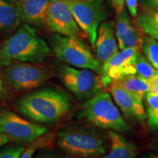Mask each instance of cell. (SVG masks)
<instances>
[{
  "instance_id": "3957f363",
  "label": "cell",
  "mask_w": 158,
  "mask_h": 158,
  "mask_svg": "<svg viewBox=\"0 0 158 158\" xmlns=\"http://www.w3.org/2000/svg\"><path fill=\"white\" fill-rule=\"evenodd\" d=\"M57 144L73 158H100L106 153L104 138L95 130L68 125L59 130Z\"/></svg>"
},
{
  "instance_id": "6da1fadb",
  "label": "cell",
  "mask_w": 158,
  "mask_h": 158,
  "mask_svg": "<svg viewBox=\"0 0 158 158\" xmlns=\"http://www.w3.org/2000/svg\"><path fill=\"white\" fill-rule=\"evenodd\" d=\"M17 110L31 121L43 124L56 123L73 108L72 99L64 91L46 87L20 98Z\"/></svg>"
},
{
  "instance_id": "484cf974",
  "label": "cell",
  "mask_w": 158,
  "mask_h": 158,
  "mask_svg": "<svg viewBox=\"0 0 158 158\" xmlns=\"http://www.w3.org/2000/svg\"><path fill=\"white\" fill-rule=\"evenodd\" d=\"M148 88L149 92L151 93L157 94L158 93V74L155 75L151 78L147 79Z\"/></svg>"
},
{
  "instance_id": "d6986e66",
  "label": "cell",
  "mask_w": 158,
  "mask_h": 158,
  "mask_svg": "<svg viewBox=\"0 0 158 158\" xmlns=\"http://www.w3.org/2000/svg\"><path fill=\"white\" fill-rule=\"evenodd\" d=\"M136 17L140 29L158 41V11L145 9Z\"/></svg>"
},
{
  "instance_id": "8992f818",
  "label": "cell",
  "mask_w": 158,
  "mask_h": 158,
  "mask_svg": "<svg viewBox=\"0 0 158 158\" xmlns=\"http://www.w3.org/2000/svg\"><path fill=\"white\" fill-rule=\"evenodd\" d=\"M59 73L65 87L79 101L93 98L106 88L102 76L89 69L63 66Z\"/></svg>"
},
{
  "instance_id": "2e32d148",
  "label": "cell",
  "mask_w": 158,
  "mask_h": 158,
  "mask_svg": "<svg viewBox=\"0 0 158 158\" xmlns=\"http://www.w3.org/2000/svg\"><path fill=\"white\" fill-rule=\"evenodd\" d=\"M110 149L100 158H135L136 147L120 133L113 130L108 132Z\"/></svg>"
},
{
  "instance_id": "277c9868",
  "label": "cell",
  "mask_w": 158,
  "mask_h": 158,
  "mask_svg": "<svg viewBox=\"0 0 158 158\" xmlns=\"http://www.w3.org/2000/svg\"><path fill=\"white\" fill-rule=\"evenodd\" d=\"M77 118L100 128L116 132L130 131L129 125L114 104L111 95L106 92L86 100Z\"/></svg>"
},
{
  "instance_id": "ac0fdd59",
  "label": "cell",
  "mask_w": 158,
  "mask_h": 158,
  "mask_svg": "<svg viewBox=\"0 0 158 158\" xmlns=\"http://www.w3.org/2000/svg\"><path fill=\"white\" fill-rule=\"evenodd\" d=\"M111 83L118 84L124 89L143 100L145 94L149 92L147 79L137 74L129 75L113 81Z\"/></svg>"
},
{
  "instance_id": "836d02e7",
  "label": "cell",
  "mask_w": 158,
  "mask_h": 158,
  "mask_svg": "<svg viewBox=\"0 0 158 158\" xmlns=\"http://www.w3.org/2000/svg\"><path fill=\"white\" fill-rule=\"evenodd\" d=\"M153 158H157V157H153Z\"/></svg>"
},
{
  "instance_id": "7c38bea8",
  "label": "cell",
  "mask_w": 158,
  "mask_h": 158,
  "mask_svg": "<svg viewBox=\"0 0 158 158\" xmlns=\"http://www.w3.org/2000/svg\"><path fill=\"white\" fill-rule=\"evenodd\" d=\"M115 29V35L120 50L133 47L141 49L143 39L141 35L142 31L130 19L124 7L116 15Z\"/></svg>"
},
{
  "instance_id": "603a6c76",
  "label": "cell",
  "mask_w": 158,
  "mask_h": 158,
  "mask_svg": "<svg viewBox=\"0 0 158 158\" xmlns=\"http://www.w3.org/2000/svg\"><path fill=\"white\" fill-rule=\"evenodd\" d=\"M135 68L136 74L142 78L147 79L158 74V70L150 64L145 56L140 53L136 58Z\"/></svg>"
},
{
  "instance_id": "8fae6325",
  "label": "cell",
  "mask_w": 158,
  "mask_h": 158,
  "mask_svg": "<svg viewBox=\"0 0 158 158\" xmlns=\"http://www.w3.org/2000/svg\"><path fill=\"white\" fill-rule=\"evenodd\" d=\"M141 48H127L118 51L102 64V78L105 87L110 86L113 81L136 74L135 63Z\"/></svg>"
},
{
  "instance_id": "7a4b0ae2",
  "label": "cell",
  "mask_w": 158,
  "mask_h": 158,
  "mask_svg": "<svg viewBox=\"0 0 158 158\" xmlns=\"http://www.w3.org/2000/svg\"><path fill=\"white\" fill-rule=\"evenodd\" d=\"M51 54L48 45L36 29L25 23L0 47V68L15 62L42 64Z\"/></svg>"
},
{
  "instance_id": "4dcf8cb0",
  "label": "cell",
  "mask_w": 158,
  "mask_h": 158,
  "mask_svg": "<svg viewBox=\"0 0 158 158\" xmlns=\"http://www.w3.org/2000/svg\"><path fill=\"white\" fill-rule=\"evenodd\" d=\"M4 92V86H3V82L2 81L1 77H0V96L2 95Z\"/></svg>"
},
{
  "instance_id": "d6a6232c",
  "label": "cell",
  "mask_w": 158,
  "mask_h": 158,
  "mask_svg": "<svg viewBox=\"0 0 158 158\" xmlns=\"http://www.w3.org/2000/svg\"><path fill=\"white\" fill-rule=\"evenodd\" d=\"M6 1H9V2H15L17 0H6Z\"/></svg>"
},
{
  "instance_id": "ba28073f",
  "label": "cell",
  "mask_w": 158,
  "mask_h": 158,
  "mask_svg": "<svg viewBox=\"0 0 158 158\" xmlns=\"http://www.w3.org/2000/svg\"><path fill=\"white\" fill-rule=\"evenodd\" d=\"M3 78L10 88L27 90L41 86L50 78L48 70L29 62H15L5 67Z\"/></svg>"
},
{
  "instance_id": "5bb4252c",
  "label": "cell",
  "mask_w": 158,
  "mask_h": 158,
  "mask_svg": "<svg viewBox=\"0 0 158 158\" xmlns=\"http://www.w3.org/2000/svg\"><path fill=\"white\" fill-rule=\"evenodd\" d=\"M94 49L96 59L101 65L118 51L114 23L111 21L100 23Z\"/></svg>"
},
{
  "instance_id": "f1b7e54d",
  "label": "cell",
  "mask_w": 158,
  "mask_h": 158,
  "mask_svg": "<svg viewBox=\"0 0 158 158\" xmlns=\"http://www.w3.org/2000/svg\"><path fill=\"white\" fill-rule=\"evenodd\" d=\"M110 2L115 9L116 14H118L124 7V3H125L126 0H110Z\"/></svg>"
},
{
  "instance_id": "44dd1931",
  "label": "cell",
  "mask_w": 158,
  "mask_h": 158,
  "mask_svg": "<svg viewBox=\"0 0 158 158\" xmlns=\"http://www.w3.org/2000/svg\"><path fill=\"white\" fill-rule=\"evenodd\" d=\"M141 49L150 64L158 70V41L147 35L143 39Z\"/></svg>"
},
{
  "instance_id": "5b68a950",
  "label": "cell",
  "mask_w": 158,
  "mask_h": 158,
  "mask_svg": "<svg viewBox=\"0 0 158 158\" xmlns=\"http://www.w3.org/2000/svg\"><path fill=\"white\" fill-rule=\"evenodd\" d=\"M55 56L61 62L76 68L89 69L102 76V65L81 37L55 34L51 40Z\"/></svg>"
},
{
  "instance_id": "4fadbf2b",
  "label": "cell",
  "mask_w": 158,
  "mask_h": 158,
  "mask_svg": "<svg viewBox=\"0 0 158 158\" xmlns=\"http://www.w3.org/2000/svg\"><path fill=\"white\" fill-rule=\"evenodd\" d=\"M108 91L116 105L127 117L137 121H143L147 118L143 100L141 98L114 83H111L108 86Z\"/></svg>"
},
{
  "instance_id": "9c48e42d",
  "label": "cell",
  "mask_w": 158,
  "mask_h": 158,
  "mask_svg": "<svg viewBox=\"0 0 158 158\" xmlns=\"http://www.w3.org/2000/svg\"><path fill=\"white\" fill-rule=\"evenodd\" d=\"M48 133L44 126L31 122L8 110H0V133L19 144L31 143Z\"/></svg>"
},
{
  "instance_id": "cb8c5ba5",
  "label": "cell",
  "mask_w": 158,
  "mask_h": 158,
  "mask_svg": "<svg viewBox=\"0 0 158 158\" xmlns=\"http://www.w3.org/2000/svg\"><path fill=\"white\" fill-rule=\"evenodd\" d=\"M24 149L22 144L5 147L0 149V158H19Z\"/></svg>"
},
{
  "instance_id": "f546056e",
  "label": "cell",
  "mask_w": 158,
  "mask_h": 158,
  "mask_svg": "<svg viewBox=\"0 0 158 158\" xmlns=\"http://www.w3.org/2000/svg\"><path fill=\"white\" fill-rule=\"evenodd\" d=\"M11 141V140L10 139V138L7 137L3 134L0 133V147H2V146L7 144L8 142Z\"/></svg>"
},
{
  "instance_id": "e0dca14e",
  "label": "cell",
  "mask_w": 158,
  "mask_h": 158,
  "mask_svg": "<svg viewBox=\"0 0 158 158\" xmlns=\"http://www.w3.org/2000/svg\"><path fill=\"white\" fill-rule=\"evenodd\" d=\"M21 19L15 4L0 0V32L11 33L18 28Z\"/></svg>"
},
{
  "instance_id": "7402d4cb",
  "label": "cell",
  "mask_w": 158,
  "mask_h": 158,
  "mask_svg": "<svg viewBox=\"0 0 158 158\" xmlns=\"http://www.w3.org/2000/svg\"><path fill=\"white\" fill-rule=\"evenodd\" d=\"M53 139H54V135L52 134H48V133L37 138L35 141L29 143L30 144L27 148H25L19 158H33L37 150L48 147L52 143Z\"/></svg>"
},
{
  "instance_id": "30bf717a",
  "label": "cell",
  "mask_w": 158,
  "mask_h": 158,
  "mask_svg": "<svg viewBox=\"0 0 158 158\" xmlns=\"http://www.w3.org/2000/svg\"><path fill=\"white\" fill-rule=\"evenodd\" d=\"M46 25L56 34L78 37L82 35V30L73 15L68 0H50Z\"/></svg>"
},
{
  "instance_id": "4316f807",
  "label": "cell",
  "mask_w": 158,
  "mask_h": 158,
  "mask_svg": "<svg viewBox=\"0 0 158 158\" xmlns=\"http://www.w3.org/2000/svg\"><path fill=\"white\" fill-rule=\"evenodd\" d=\"M138 0H126V4L130 15L133 18L138 15Z\"/></svg>"
},
{
  "instance_id": "9a60e30c",
  "label": "cell",
  "mask_w": 158,
  "mask_h": 158,
  "mask_svg": "<svg viewBox=\"0 0 158 158\" xmlns=\"http://www.w3.org/2000/svg\"><path fill=\"white\" fill-rule=\"evenodd\" d=\"M50 0H17L15 2L21 21L30 26L46 24Z\"/></svg>"
},
{
  "instance_id": "83f0119b",
  "label": "cell",
  "mask_w": 158,
  "mask_h": 158,
  "mask_svg": "<svg viewBox=\"0 0 158 158\" xmlns=\"http://www.w3.org/2000/svg\"><path fill=\"white\" fill-rule=\"evenodd\" d=\"M139 2L145 9L158 11V0H139Z\"/></svg>"
},
{
  "instance_id": "d4e9b609",
  "label": "cell",
  "mask_w": 158,
  "mask_h": 158,
  "mask_svg": "<svg viewBox=\"0 0 158 158\" xmlns=\"http://www.w3.org/2000/svg\"><path fill=\"white\" fill-rule=\"evenodd\" d=\"M33 158H73L71 156L67 155V154H60L59 152L53 151H48V150H43Z\"/></svg>"
},
{
  "instance_id": "ffe728a7",
  "label": "cell",
  "mask_w": 158,
  "mask_h": 158,
  "mask_svg": "<svg viewBox=\"0 0 158 158\" xmlns=\"http://www.w3.org/2000/svg\"><path fill=\"white\" fill-rule=\"evenodd\" d=\"M147 109V124L151 130L158 132V93L148 92L145 94Z\"/></svg>"
},
{
  "instance_id": "52a82bcc",
  "label": "cell",
  "mask_w": 158,
  "mask_h": 158,
  "mask_svg": "<svg viewBox=\"0 0 158 158\" xmlns=\"http://www.w3.org/2000/svg\"><path fill=\"white\" fill-rule=\"evenodd\" d=\"M68 2L77 24L86 34L94 48L99 25L108 19L103 0H68Z\"/></svg>"
},
{
  "instance_id": "1f68e13d",
  "label": "cell",
  "mask_w": 158,
  "mask_h": 158,
  "mask_svg": "<svg viewBox=\"0 0 158 158\" xmlns=\"http://www.w3.org/2000/svg\"><path fill=\"white\" fill-rule=\"evenodd\" d=\"M153 149H155V151L158 154V139L157 140V141H155V143H154Z\"/></svg>"
},
{
  "instance_id": "e575fe53",
  "label": "cell",
  "mask_w": 158,
  "mask_h": 158,
  "mask_svg": "<svg viewBox=\"0 0 158 158\" xmlns=\"http://www.w3.org/2000/svg\"><path fill=\"white\" fill-rule=\"evenodd\" d=\"M157 158H158V157H157Z\"/></svg>"
}]
</instances>
